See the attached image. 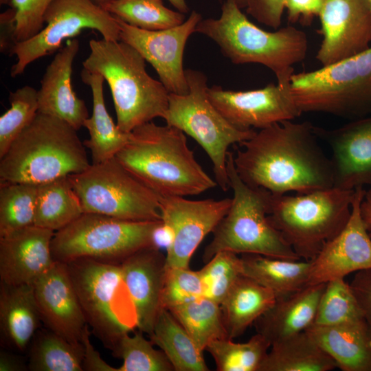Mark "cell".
I'll list each match as a JSON object with an SVG mask.
<instances>
[{
    "mask_svg": "<svg viewBox=\"0 0 371 371\" xmlns=\"http://www.w3.org/2000/svg\"><path fill=\"white\" fill-rule=\"evenodd\" d=\"M315 126L286 120L259 129L233 156L241 179L273 195L304 194L334 186L330 158L317 142Z\"/></svg>",
    "mask_w": 371,
    "mask_h": 371,
    "instance_id": "1",
    "label": "cell"
},
{
    "mask_svg": "<svg viewBox=\"0 0 371 371\" xmlns=\"http://www.w3.org/2000/svg\"><path fill=\"white\" fill-rule=\"evenodd\" d=\"M115 158L158 196L186 197L217 186L196 161L186 134L168 124L151 121L136 127Z\"/></svg>",
    "mask_w": 371,
    "mask_h": 371,
    "instance_id": "2",
    "label": "cell"
},
{
    "mask_svg": "<svg viewBox=\"0 0 371 371\" xmlns=\"http://www.w3.org/2000/svg\"><path fill=\"white\" fill-rule=\"evenodd\" d=\"M90 165L77 130L38 112L0 157V183L38 185L81 172Z\"/></svg>",
    "mask_w": 371,
    "mask_h": 371,
    "instance_id": "3",
    "label": "cell"
},
{
    "mask_svg": "<svg viewBox=\"0 0 371 371\" xmlns=\"http://www.w3.org/2000/svg\"><path fill=\"white\" fill-rule=\"evenodd\" d=\"M90 53L83 69L100 74L111 90L117 125L124 132L163 118L169 95L160 80L146 70V60L133 47L122 41L91 39Z\"/></svg>",
    "mask_w": 371,
    "mask_h": 371,
    "instance_id": "4",
    "label": "cell"
},
{
    "mask_svg": "<svg viewBox=\"0 0 371 371\" xmlns=\"http://www.w3.org/2000/svg\"><path fill=\"white\" fill-rule=\"evenodd\" d=\"M241 10L233 1L225 0L221 16L201 19L195 32L212 39L235 65L260 64L276 78L293 73V65L306 56V34L291 25L265 31L251 22Z\"/></svg>",
    "mask_w": 371,
    "mask_h": 371,
    "instance_id": "5",
    "label": "cell"
},
{
    "mask_svg": "<svg viewBox=\"0 0 371 371\" xmlns=\"http://www.w3.org/2000/svg\"><path fill=\"white\" fill-rule=\"evenodd\" d=\"M233 156L229 152L227 160L229 188L233 192L231 205L212 232L213 238L203 251V261L223 251L301 260L268 218L273 194L245 183L236 170Z\"/></svg>",
    "mask_w": 371,
    "mask_h": 371,
    "instance_id": "6",
    "label": "cell"
},
{
    "mask_svg": "<svg viewBox=\"0 0 371 371\" xmlns=\"http://www.w3.org/2000/svg\"><path fill=\"white\" fill-rule=\"evenodd\" d=\"M355 190L336 187L273 195L268 218L295 253L311 261L347 224Z\"/></svg>",
    "mask_w": 371,
    "mask_h": 371,
    "instance_id": "7",
    "label": "cell"
},
{
    "mask_svg": "<svg viewBox=\"0 0 371 371\" xmlns=\"http://www.w3.org/2000/svg\"><path fill=\"white\" fill-rule=\"evenodd\" d=\"M65 264L87 324L113 351L124 335L137 328L120 263L78 258Z\"/></svg>",
    "mask_w": 371,
    "mask_h": 371,
    "instance_id": "8",
    "label": "cell"
},
{
    "mask_svg": "<svg viewBox=\"0 0 371 371\" xmlns=\"http://www.w3.org/2000/svg\"><path fill=\"white\" fill-rule=\"evenodd\" d=\"M291 89L301 111L356 119L371 113V46L318 69L293 74Z\"/></svg>",
    "mask_w": 371,
    "mask_h": 371,
    "instance_id": "9",
    "label": "cell"
},
{
    "mask_svg": "<svg viewBox=\"0 0 371 371\" xmlns=\"http://www.w3.org/2000/svg\"><path fill=\"white\" fill-rule=\"evenodd\" d=\"M188 92L170 93L168 109L163 117L192 137L208 155L215 181L223 191L229 188L227 170L229 147L249 139L254 129H240L229 123L217 110L207 95V80L201 71L186 69Z\"/></svg>",
    "mask_w": 371,
    "mask_h": 371,
    "instance_id": "10",
    "label": "cell"
},
{
    "mask_svg": "<svg viewBox=\"0 0 371 371\" xmlns=\"http://www.w3.org/2000/svg\"><path fill=\"white\" fill-rule=\"evenodd\" d=\"M161 221H133L84 212L54 233L53 259L63 263L78 258L120 263L138 250L152 247L153 232Z\"/></svg>",
    "mask_w": 371,
    "mask_h": 371,
    "instance_id": "11",
    "label": "cell"
},
{
    "mask_svg": "<svg viewBox=\"0 0 371 371\" xmlns=\"http://www.w3.org/2000/svg\"><path fill=\"white\" fill-rule=\"evenodd\" d=\"M84 212L133 221H161L159 196L115 157L69 176Z\"/></svg>",
    "mask_w": 371,
    "mask_h": 371,
    "instance_id": "12",
    "label": "cell"
},
{
    "mask_svg": "<svg viewBox=\"0 0 371 371\" xmlns=\"http://www.w3.org/2000/svg\"><path fill=\"white\" fill-rule=\"evenodd\" d=\"M45 25L34 36L16 43L10 55L17 61L11 68L15 78L34 60L52 54L63 42L80 34L85 29L97 30L102 38L120 41V27L115 17L92 0H54L44 16Z\"/></svg>",
    "mask_w": 371,
    "mask_h": 371,
    "instance_id": "13",
    "label": "cell"
},
{
    "mask_svg": "<svg viewBox=\"0 0 371 371\" xmlns=\"http://www.w3.org/2000/svg\"><path fill=\"white\" fill-rule=\"evenodd\" d=\"M293 73L277 77V84L249 91L226 90L220 86L208 87V97L222 115L240 129H262L275 123L293 120L302 113L291 89Z\"/></svg>",
    "mask_w": 371,
    "mask_h": 371,
    "instance_id": "14",
    "label": "cell"
},
{
    "mask_svg": "<svg viewBox=\"0 0 371 371\" xmlns=\"http://www.w3.org/2000/svg\"><path fill=\"white\" fill-rule=\"evenodd\" d=\"M161 221L172 231L173 240L166 254V267L188 268L196 249L213 232L227 212L232 199L191 200L159 196Z\"/></svg>",
    "mask_w": 371,
    "mask_h": 371,
    "instance_id": "15",
    "label": "cell"
},
{
    "mask_svg": "<svg viewBox=\"0 0 371 371\" xmlns=\"http://www.w3.org/2000/svg\"><path fill=\"white\" fill-rule=\"evenodd\" d=\"M115 19L120 27V41L133 47L153 66L168 91L187 93L183 53L188 38L202 19L201 15L192 11L183 23L159 30L140 29Z\"/></svg>",
    "mask_w": 371,
    "mask_h": 371,
    "instance_id": "16",
    "label": "cell"
},
{
    "mask_svg": "<svg viewBox=\"0 0 371 371\" xmlns=\"http://www.w3.org/2000/svg\"><path fill=\"white\" fill-rule=\"evenodd\" d=\"M319 17L323 39L315 58L323 66L370 47L371 13L367 0H324Z\"/></svg>",
    "mask_w": 371,
    "mask_h": 371,
    "instance_id": "17",
    "label": "cell"
},
{
    "mask_svg": "<svg viewBox=\"0 0 371 371\" xmlns=\"http://www.w3.org/2000/svg\"><path fill=\"white\" fill-rule=\"evenodd\" d=\"M365 191L363 188L355 189L347 224L311 260L308 285L344 278L352 272L371 269V236L361 213Z\"/></svg>",
    "mask_w": 371,
    "mask_h": 371,
    "instance_id": "18",
    "label": "cell"
},
{
    "mask_svg": "<svg viewBox=\"0 0 371 371\" xmlns=\"http://www.w3.org/2000/svg\"><path fill=\"white\" fill-rule=\"evenodd\" d=\"M41 317L48 330L76 346L87 324L65 263L54 261L33 284Z\"/></svg>",
    "mask_w": 371,
    "mask_h": 371,
    "instance_id": "19",
    "label": "cell"
},
{
    "mask_svg": "<svg viewBox=\"0 0 371 371\" xmlns=\"http://www.w3.org/2000/svg\"><path fill=\"white\" fill-rule=\"evenodd\" d=\"M332 152L334 186L355 190L371 185V114L336 128L315 126Z\"/></svg>",
    "mask_w": 371,
    "mask_h": 371,
    "instance_id": "20",
    "label": "cell"
},
{
    "mask_svg": "<svg viewBox=\"0 0 371 371\" xmlns=\"http://www.w3.org/2000/svg\"><path fill=\"white\" fill-rule=\"evenodd\" d=\"M122 277L132 300L137 329L149 336L160 311L166 271V255L146 247L121 262Z\"/></svg>",
    "mask_w": 371,
    "mask_h": 371,
    "instance_id": "21",
    "label": "cell"
},
{
    "mask_svg": "<svg viewBox=\"0 0 371 371\" xmlns=\"http://www.w3.org/2000/svg\"><path fill=\"white\" fill-rule=\"evenodd\" d=\"M54 232L34 225L0 238L1 282L34 284L53 265Z\"/></svg>",
    "mask_w": 371,
    "mask_h": 371,
    "instance_id": "22",
    "label": "cell"
},
{
    "mask_svg": "<svg viewBox=\"0 0 371 371\" xmlns=\"http://www.w3.org/2000/svg\"><path fill=\"white\" fill-rule=\"evenodd\" d=\"M79 49L78 39L69 40L46 67L37 91L38 112L59 118L77 131L89 117L85 101L71 86L73 63Z\"/></svg>",
    "mask_w": 371,
    "mask_h": 371,
    "instance_id": "23",
    "label": "cell"
},
{
    "mask_svg": "<svg viewBox=\"0 0 371 371\" xmlns=\"http://www.w3.org/2000/svg\"><path fill=\"white\" fill-rule=\"evenodd\" d=\"M326 283L307 285L293 294L276 299L254 324L256 333L264 336L271 346L306 331L315 322Z\"/></svg>",
    "mask_w": 371,
    "mask_h": 371,
    "instance_id": "24",
    "label": "cell"
},
{
    "mask_svg": "<svg viewBox=\"0 0 371 371\" xmlns=\"http://www.w3.org/2000/svg\"><path fill=\"white\" fill-rule=\"evenodd\" d=\"M343 371H371V330L364 319L306 330Z\"/></svg>",
    "mask_w": 371,
    "mask_h": 371,
    "instance_id": "25",
    "label": "cell"
},
{
    "mask_svg": "<svg viewBox=\"0 0 371 371\" xmlns=\"http://www.w3.org/2000/svg\"><path fill=\"white\" fill-rule=\"evenodd\" d=\"M41 320L33 284L1 282L0 326L7 343L23 352L30 346Z\"/></svg>",
    "mask_w": 371,
    "mask_h": 371,
    "instance_id": "26",
    "label": "cell"
},
{
    "mask_svg": "<svg viewBox=\"0 0 371 371\" xmlns=\"http://www.w3.org/2000/svg\"><path fill=\"white\" fill-rule=\"evenodd\" d=\"M80 76L82 82L90 87L93 99L92 115L83 124L89 138L83 144L91 152V164H95L115 157L128 142L130 133L120 130L106 110L103 92L104 78L85 69Z\"/></svg>",
    "mask_w": 371,
    "mask_h": 371,
    "instance_id": "27",
    "label": "cell"
},
{
    "mask_svg": "<svg viewBox=\"0 0 371 371\" xmlns=\"http://www.w3.org/2000/svg\"><path fill=\"white\" fill-rule=\"evenodd\" d=\"M276 300L271 290L241 275L221 304L229 338L234 339L241 336Z\"/></svg>",
    "mask_w": 371,
    "mask_h": 371,
    "instance_id": "28",
    "label": "cell"
},
{
    "mask_svg": "<svg viewBox=\"0 0 371 371\" xmlns=\"http://www.w3.org/2000/svg\"><path fill=\"white\" fill-rule=\"evenodd\" d=\"M242 273L271 290L276 299L308 285L311 261L292 260L255 254H241Z\"/></svg>",
    "mask_w": 371,
    "mask_h": 371,
    "instance_id": "29",
    "label": "cell"
},
{
    "mask_svg": "<svg viewBox=\"0 0 371 371\" xmlns=\"http://www.w3.org/2000/svg\"><path fill=\"white\" fill-rule=\"evenodd\" d=\"M335 361L304 331L271 346L260 371H330Z\"/></svg>",
    "mask_w": 371,
    "mask_h": 371,
    "instance_id": "30",
    "label": "cell"
},
{
    "mask_svg": "<svg viewBox=\"0 0 371 371\" xmlns=\"http://www.w3.org/2000/svg\"><path fill=\"white\" fill-rule=\"evenodd\" d=\"M149 337L164 352L174 370H209L203 352L168 309L160 311Z\"/></svg>",
    "mask_w": 371,
    "mask_h": 371,
    "instance_id": "31",
    "label": "cell"
},
{
    "mask_svg": "<svg viewBox=\"0 0 371 371\" xmlns=\"http://www.w3.org/2000/svg\"><path fill=\"white\" fill-rule=\"evenodd\" d=\"M84 213L69 176L38 185L34 225L54 232Z\"/></svg>",
    "mask_w": 371,
    "mask_h": 371,
    "instance_id": "32",
    "label": "cell"
},
{
    "mask_svg": "<svg viewBox=\"0 0 371 371\" xmlns=\"http://www.w3.org/2000/svg\"><path fill=\"white\" fill-rule=\"evenodd\" d=\"M168 310L202 352L211 342L229 338L221 305L206 297L177 305Z\"/></svg>",
    "mask_w": 371,
    "mask_h": 371,
    "instance_id": "33",
    "label": "cell"
},
{
    "mask_svg": "<svg viewBox=\"0 0 371 371\" xmlns=\"http://www.w3.org/2000/svg\"><path fill=\"white\" fill-rule=\"evenodd\" d=\"M30 346V370H83V346H74L48 329L36 332Z\"/></svg>",
    "mask_w": 371,
    "mask_h": 371,
    "instance_id": "34",
    "label": "cell"
},
{
    "mask_svg": "<svg viewBox=\"0 0 371 371\" xmlns=\"http://www.w3.org/2000/svg\"><path fill=\"white\" fill-rule=\"evenodd\" d=\"M126 23L146 30H159L183 23L185 15L164 5L162 0H113L104 8Z\"/></svg>",
    "mask_w": 371,
    "mask_h": 371,
    "instance_id": "35",
    "label": "cell"
},
{
    "mask_svg": "<svg viewBox=\"0 0 371 371\" xmlns=\"http://www.w3.org/2000/svg\"><path fill=\"white\" fill-rule=\"evenodd\" d=\"M229 338L211 342L205 348L213 357L218 371H260L271 344L256 333L247 342Z\"/></svg>",
    "mask_w": 371,
    "mask_h": 371,
    "instance_id": "36",
    "label": "cell"
},
{
    "mask_svg": "<svg viewBox=\"0 0 371 371\" xmlns=\"http://www.w3.org/2000/svg\"><path fill=\"white\" fill-rule=\"evenodd\" d=\"M38 185L0 183V238L34 225Z\"/></svg>",
    "mask_w": 371,
    "mask_h": 371,
    "instance_id": "37",
    "label": "cell"
},
{
    "mask_svg": "<svg viewBox=\"0 0 371 371\" xmlns=\"http://www.w3.org/2000/svg\"><path fill=\"white\" fill-rule=\"evenodd\" d=\"M361 319L364 318L350 284L344 278L327 282L313 324L330 326Z\"/></svg>",
    "mask_w": 371,
    "mask_h": 371,
    "instance_id": "38",
    "label": "cell"
},
{
    "mask_svg": "<svg viewBox=\"0 0 371 371\" xmlns=\"http://www.w3.org/2000/svg\"><path fill=\"white\" fill-rule=\"evenodd\" d=\"M143 332L126 333L119 340L113 355L122 359L117 371H172L174 368L160 350H156Z\"/></svg>",
    "mask_w": 371,
    "mask_h": 371,
    "instance_id": "39",
    "label": "cell"
},
{
    "mask_svg": "<svg viewBox=\"0 0 371 371\" xmlns=\"http://www.w3.org/2000/svg\"><path fill=\"white\" fill-rule=\"evenodd\" d=\"M10 108L0 117V157L38 113L37 90L25 85L10 92Z\"/></svg>",
    "mask_w": 371,
    "mask_h": 371,
    "instance_id": "40",
    "label": "cell"
},
{
    "mask_svg": "<svg viewBox=\"0 0 371 371\" xmlns=\"http://www.w3.org/2000/svg\"><path fill=\"white\" fill-rule=\"evenodd\" d=\"M205 263L199 270L203 295L221 305L237 279L243 275L241 258L237 254L223 251Z\"/></svg>",
    "mask_w": 371,
    "mask_h": 371,
    "instance_id": "41",
    "label": "cell"
},
{
    "mask_svg": "<svg viewBox=\"0 0 371 371\" xmlns=\"http://www.w3.org/2000/svg\"><path fill=\"white\" fill-rule=\"evenodd\" d=\"M203 296V286L199 271L191 270L190 267H166L163 308L169 309Z\"/></svg>",
    "mask_w": 371,
    "mask_h": 371,
    "instance_id": "42",
    "label": "cell"
},
{
    "mask_svg": "<svg viewBox=\"0 0 371 371\" xmlns=\"http://www.w3.org/2000/svg\"><path fill=\"white\" fill-rule=\"evenodd\" d=\"M54 1L10 0L16 43L32 38L43 28L45 14Z\"/></svg>",
    "mask_w": 371,
    "mask_h": 371,
    "instance_id": "43",
    "label": "cell"
},
{
    "mask_svg": "<svg viewBox=\"0 0 371 371\" xmlns=\"http://www.w3.org/2000/svg\"><path fill=\"white\" fill-rule=\"evenodd\" d=\"M286 0H247V13L259 23L278 30L282 23V16Z\"/></svg>",
    "mask_w": 371,
    "mask_h": 371,
    "instance_id": "44",
    "label": "cell"
},
{
    "mask_svg": "<svg viewBox=\"0 0 371 371\" xmlns=\"http://www.w3.org/2000/svg\"><path fill=\"white\" fill-rule=\"evenodd\" d=\"M350 285L371 330V269L356 272Z\"/></svg>",
    "mask_w": 371,
    "mask_h": 371,
    "instance_id": "45",
    "label": "cell"
},
{
    "mask_svg": "<svg viewBox=\"0 0 371 371\" xmlns=\"http://www.w3.org/2000/svg\"><path fill=\"white\" fill-rule=\"evenodd\" d=\"M324 0H286L288 21L295 23L301 17L307 24L322 11Z\"/></svg>",
    "mask_w": 371,
    "mask_h": 371,
    "instance_id": "46",
    "label": "cell"
},
{
    "mask_svg": "<svg viewBox=\"0 0 371 371\" xmlns=\"http://www.w3.org/2000/svg\"><path fill=\"white\" fill-rule=\"evenodd\" d=\"M84 349L82 361L83 370L87 371H117V368L109 365L101 357L99 352L94 348L90 341V331L87 325L82 337Z\"/></svg>",
    "mask_w": 371,
    "mask_h": 371,
    "instance_id": "47",
    "label": "cell"
},
{
    "mask_svg": "<svg viewBox=\"0 0 371 371\" xmlns=\"http://www.w3.org/2000/svg\"><path fill=\"white\" fill-rule=\"evenodd\" d=\"M173 240L172 229L161 221L153 230L152 235V247L166 251L169 249Z\"/></svg>",
    "mask_w": 371,
    "mask_h": 371,
    "instance_id": "48",
    "label": "cell"
},
{
    "mask_svg": "<svg viewBox=\"0 0 371 371\" xmlns=\"http://www.w3.org/2000/svg\"><path fill=\"white\" fill-rule=\"evenodd\" d=\"M28 370L27 364L18 355L6 352H0V371H23Z\"/></svg>",
    "mask_w": 371,
    "mask_h": 371,
    "instance_id": "49",
    "label": "cell"
},
{
    "mask_svg": "<svg viewBox=\"0 0 371 371\" xmlns=\"http://www.w3.org/2000/svg\"><path fill=\"white\" fill-rule=\"evenodd\" d=\"M361 213L366 226L371 236V188L365 191L361 203Z\"/></svg>",
    "mask_w": 371,
    "mask_h": 371,
    "instance_id": "50",
    "label": "cell"
},
{
    "mask_svg": "<svg viewBox=\"0 0 371 371\" xmlns=\"http://www.w3.org/2000/svg\"><path fill=\"white\" fill-rule=\"evenodd\" d=\"M179 12L186 14L189 8L186 0H168Z\"/></svg>",
    "mask_w": 371,
    "mask_h": 371,
    "instance_id": "51",
    "label": "cell"
},
{
    "mask_svg": "<svg viewBox=\"0 0 371 371\" xmlns=\"http://www.w3.org/2000/svg\"><path fill=\"white\" fill-rule=\"evenodd\" d=\"M223 2L225 0H219ZM233 1L240 9L246 8L247 4V0H232Z\"/></svg>",
    "mask_w": 371,
    "mask_h": 371,
    "instance_id": "52",
    "label": "cell"
},
{
    "mask_svg": "<svg viewBox=\"0 0 371 371\" xmlns=\"http://www.w3.org/2000/svg\"><path fill=\"white\" fill-rule=\"evenodd\" d=\"M92 1L96 4H98V5L101 6L102 8H104L106 5L113 1V0H92Z\"/></svg>",
    "mask_w": 371,
    "mask_h": 371,
    "instance_id": "53",
    "label": "cell"
},
{
    "mask_svg": "<svg viewBox=\"0 0 371 371\" xmlns=\"http://www.w3.org/2000/svg\"><path fill=\"white\" fill-rule=\"evenodd\" d=\"M10 0H0L1 5H9Z\"/></svg>",
    "mask_w": 371,
    "mask_h": 371,
    "instance_id": "54",
    "label": "cell"
},
{
    "mask_svg": "<svg viewBox=\"0 0 371 371\" xmlns=\"http://www.w3.org/2000/svg\"><path fill=\"white\" fill-rule=\"evenodd\" d=\"M367 1H368L369 7H370V13H371V0H367Z\"/></svg>",
    "mask_w": 371,
    "mask_h": 371,
    "instance_id": "55",
    "label": "cell"
}]
</instances>
